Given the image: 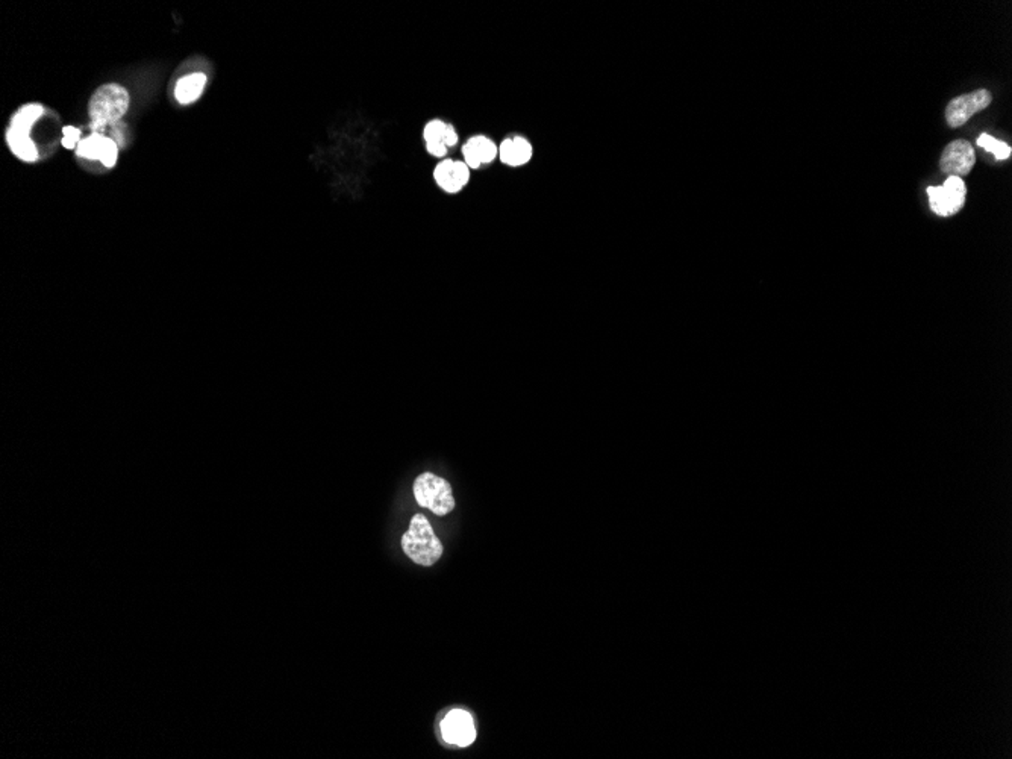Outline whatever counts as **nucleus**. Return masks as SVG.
<instances>
[{
  "instance_id": "obj_7",
  "label": "nucleus",
  "mask_w": 1012,
  "mask_h": 759,
  "mask_svg": "<svg viewBox=\"0 0 1012 759\" xmlns=\"http://www.w3.org/2000/svg\"><path fill=\"white\" fill-rule=\"evenodd\" d=\"M117 143L109 135L100 133H91L87 138H82L76 147V155L84 160L100 161L107 169H113L118 160Z\"/></svg>"
},
{
  "instance_id": "obj_6",
  "label": "nucleus",
  "mask_w": 1012,
  "mask_h": 759,
  "mask_svg": "<svg viewBox=\"0 0 1012 759\" xmlns=\"http://www.w3.org/2000/svg\"><path fill=\"white\" fill-rule=\"evenodd\" d=\"M991 95L987 90H976L970 95L960 96L947 105L946 120L951 128H960L971 116L980 113L991 104Z\"/></svg>"
},
{
  "instance_id": "obj_17",
  "label": "nucleus",
  "mask_w": 1012,
  "mask_h": 759,
  "mask_svg": "<svg viewBox=\"0 0 1012 759\" xmlns=\"http://www.w3.org/2000/svg\"><path fill=\"white\" fill-rule=\"evenodd\" d=\"M62 134H64V137H62V146L66 147V149H70V151H73V149L76 151V147H78V144L80 143L82 131L75 128V126H66Z\"/></svg>"
},
{
  "instance_id": "obj_12",
  "label": "nucleus",
  "mask_w": 1012,
  "mask_h": 759,
  "mask_svg": "<svg viewBox=\"0 0 1012 759\" xmlns=\"http://www.w3.org/2000/svg\"><path fill=\"white\" fill-rule=\"evenodd\" d=\"M533 155V146H531V143L527 142L526 138H506L500 143V161L509 167H520V165L527 164Z\"/></svg>"
},
{
  "instance_id": "obj_2",
  "label": "nucleus",
  "mask_w": 1012,
  "mask_h": 759,
  "mask_svg": "<svg viewBox=\"0 0 1012 759\" xmlns=\"http://www.w3.org/2000/svg\"><path fill=\"white\" fill-rule=\"evenodd\" d=\"M402 549L411 561L423 567L433 566L444 551L443 544L423 514H415L411 519L410 528L402 537Z\"/></svg>"
},
{
  "instance_id": "obj_3",
  "label": "nucleus",
  "mask_w": 1012,
  "mask_h": 759,
  "mask_svg": "<svg viewBox=\"0 0 1012 759\" xmlns=\"http://www.w3.org/2000/svg\"><path fill=\"white\" fill-rule=\"evenodd\" d=\"M414 497L422 508H428L433 514L446 515L455 508L452 486L443 477L433 473H423L415 479Z\"/></svg>"
},
{
  "instance_id": "obj_9",
  "label": "nucleus",
  "mask_w": 1012,
  "mask_h": 759,
  "mask_svg": "<svg viewBox=\"0 0 1012 759\" xmlns=\"http://www.w3.org/2000/svg\"><path fill=\"white\" fill-rule=\"evenodd\" d=\"M975 151H973L970 143L965 142V140H956L942 151L940 167L947 175L961 178V176L970 173L973 165H975Z\"/></svg>"
},
{
  "instance_id": "obj_14",
  "label": "nucleus",
  "mask_w": 1012,
  "mask_h": 759,
  "mask_svg": "<svg viewBox=\"0 0 1012 759\" xmlns=\"http://www.w3.org/2000/svg\"><path fill=\"white\" fill-rule=\"evenodd\" d=\"M6 143H8L11 152L19 160L24 161V162H35L38 160L37 144L33 143L31 135H23V134L8 129L6 131Z\"/></svg>"
},
{
  "instance_id": "obj_10",
  "label": "nucleus",
  "mask_w": 1012,
  "mask_h": 759,
  "mask_svg": "<svg viewBox=\"0 0 1012 759\" xmlns=\"http://www.w3.org/2000/svg\"><path fill=\"white\" fill-rule=\"evenodd\" d=\"M441 732H443L444 740L450 745H460V747L470 745L476 738L473 718L469 712L462 711V709H453V711L449 712L446 718L441 722Z\"/></svg>"
},
{
  "instance_id": "obj_4",
  "label": "nucleus",
  "mask_w": 1012,
  "mask_h": 759,
  "mask_svg": "<svg viewBox=\"0 0 1012 759\" xmlns=\"http://www.w3.org/2000/svg\"><path fill=\"white\" fill-rule=\"evenodd\" d=\"M929 203L933 213L940 218H949L964 207L967 187L958 176H951L940 187H929Z\"/></svg>"
},
{
  "instance_id": "obj_11",
  "label": "nucleus",
  "mask_w": 1012,
  "mask_h": 759,
  "mask_svg": "<svg viewBox=\"0 0 1012 759\" xmlns=\"http://www.w3.org/2000/svg\"><path fill=\"white\" fill-rule=\"evenodd\" d=\"M461 152L469 169L478 171L482 165L490 164L496 160V156L499 155V147L496 146V143L490 138L476 135L469 138V142L462 146Z\"/></svg>"
},
{
  "instance_id": "obj_5",
  "label": "nucleus",
  "mask_w": 1012,
  "mask_h": 759,
  "mask_svg": "<svg viewBox=\"0 0 1012 759\" xmlns=\"http://www.w3.org/2000/svg\"><path fill=\"white\" fill-rule=\"evenodd\" d=\"M422 138L424 142V151L433 158H444L448 155L449 149L457 146L460 142V135L455 126L440 118H432L424 125L422 129Z\"/></svg>"
},
{
  "instance_id": "obj_1",
  "label": "nucleus",
  "mask_w": 1012,
  "mask_h": 759,
  "mask_svg": "<svg viewBox=\"0 0 1012 759\" xmlns=\"http://www.w3.org/2000/svg\"><path fill=\"white\" fill-rule=\"evenodd\" d=\"M131 97L126 88L118 84H105L95 91L88 104L90 128L93 133L104 134L122 120L127 113Z\"/></svg>"
},
{
  "instance_id": "obj_16",
  "label": "nucleus",
  "mask_w": 1012,
  "mask_h": 759,
  "mask_svg": "<svg viewBox=\"0 0 1012 759\" xmlns=\"http://www.w3.org/2000/svg\"><path fill=\"white\" fill-rule=\"evenodd\" d=\"M978 144L984 147L985 151L991 152L996 156V160H1007L1011 156V147L1007 146V143L998 142V140L989 137L987 134H982L978 138Z\"/></svg>"
},
{
  "instance_id": "obj_13",
  "label": "nucleus",
  "mask_w": 1012,
  "mask_h": 759,
  "mask_svg": "<svg viewBox=\"0 0 1012 759\" xmlns=\"http://www.w3.org/2000/svg\"><path fill=\"white\" fill-rule=\"evenodd\" d=\"M207 86V75L205 73H191V75H185L176 82L174 87V97L182 105L193 104L196 100L202 96L203 90Z\"/></svg>"
},
{
  "instance_id": "obj_8",
  "label": "nucleus",
  "mask_w": 1012,
  "mask_h": 759,
  "mask_svg": "<svg viewBox=\"0 0 1012 759\" xmlns=\"http://www.w3.org/2000/svg\"><path fill=\"white\" fill-rule=\"evenodd\" d=\"M432 176L437 187L446 193L457 194L469 184L470 169L464 161L446 158L433 167Z\"/></svg>"
},
{
  "instance_id": "obj_15",
  "label": "nucleus",
  "mask_w": 1012,
  "mask_h": 759,
  "mask_svg": "<svg viewBox=\"0 0 1012 759\" xmlns=\"http://www.w3.org/2000/svg\"><path fill=\"white\" fill-rule=\"evenodd\" d=\"M42 113H44V108L42 105H24L14 114V117L11 118L10 128L8 129H13L15 133L23 134V135H31L33 125L37 123L38 118L42 117Z\"/></svg>"
}]
</instances>
